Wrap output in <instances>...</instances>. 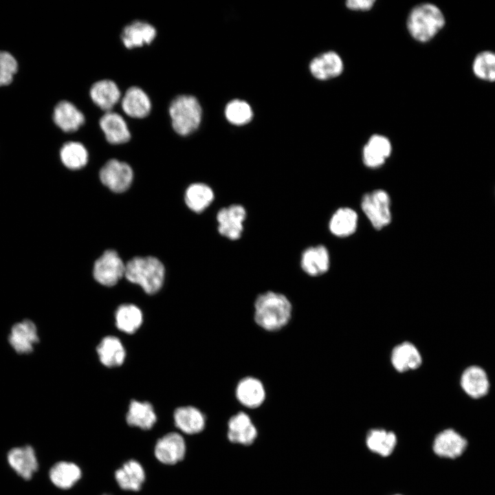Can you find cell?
Returning a JSON list of instances; mask_svg holds the SVG:
<instances>
[{
	"instance_id": "cell-27",
	"label": "cell",
	"mask_w": 495,
	"mask_h": 495,
	"mask_svg": "<svg viewBox=\"0 0 495 495\" xmlns=\"http://www.w3.org/2000/svg\"><path fill=\"white\" fill-rule=\"evenodd\" d=\"M115 477L122 490L138 491L144 481L145 474L139 462L130 460L116 472Z\"/></svg>"
},
{
	"instance_id": "cell-25",
	"label": "cell",
	"mask_w": 495,
	"mask_h": 495,
	"mask_svg": "<svg viewBox=\"0 0 495 495\" xmlns=\"http://www.w3.org/2000/svg\"><path fill=\"white\" fill-rule=\"evenodd\" d=\"M100 362L109 368L121 366L126 358L125 349L117 337L108 336L103 338L96 347Z\"/></svg>"
},
{
	"instance_id": "cell-22",
	"label": "cell",
	"mask_w": 495,
	"mask_h": 495,
	"mask_svg": "<svg viewBox=\"0 0 495 495\" xmlns=\"http://www.w3.org/2000/svg\"><path fill=\"white\" fill-rule=\"evenodd\" d=\"M175 426L188 434L201 432L205 428L206 417L197 408L192 406H181L173 414Z\"/></svg>"
},
{
	"instance_id": "cell-24",
	"label": "cell",
	"mask_w": 495,
	"mask_h": 495,
	"mask_svg": "<svg viewBox=\"0 0 495 495\" xmlns=\"http://www.w3.org/2000/svg\"><path fill=\"white\" fill-rule=\"evenodd\" d=\"M329 252L323 245L310 247L302 254L300 265L308 275L317 276L324 274L329 268Z\"/></svg>"
},
{
	"instance_id": "cell-1",
	"label": "cell",
	"mask_w": 495,
	"mask_h": 495,
	"mask_svg": "<svg viewBox=\"0 0 495 495\" xmlns=\"http://www.w3.org/2000/svg\"><path fill=\"white\" fill-rule=\"evenodd\" d=\"M293 307L284 294L267 291L260 294L254 302V320L262 329L276 332L290 322Z\"/></svg>"
},
{
	"instance_id": "cell-18",
	"label": "cell",
	"mask_w": 495,
	"mask_h": 495,
	"mask_svg": "<svg viewBox=\"0 0 495 495\" xmlns=\"http://www.w3.org/2000/svg\"><path fill=\"white\" fill-rule=\"evenodd\" d=\"M124 112L133 118L146 117L151 109V102L146 92L138 86L129 87L121 100Z\"/></svg>"
},
{
	"instance_id": "cell-23",
	"label": "cell",
	"mask_w": 495,
	"mask_h": 495,
	"mask_svg": "<svg viewBox=\"0 0 495 495\" xmlns=\"http://www.w3.org/2000/svg\"><path fill=\"white\" fill-rule=\"evenodd\" d=\"M309 69L315 78L328 80L338 76L342 72L343 63L337 53L328 52L314 58Z\"/></svg>"
},
{
	"instance_id": "cell-16",
	"label": "cell",
	"mask_w": 495,
	"mask_h": 495,
	"mask_svg": "<svg viewBox=\"0 0 495 495\" xmlns=\"http://www.w3.org/2000/svg\"><path fill=\"white\" fill-rule=\"evenodd\" d=\"M99 125L110 144H123L131 139V133L124 119L116 112H105L99 120Z\"/></svg>"
},
{
	"instance_id": "cell-6",
	"label": "cell",
	"mask_w": 495,
	"mask_h": 495,
	"mask_svg": "<svg viewBox=\"0 0 495 495\" xmlns=\"http://www.w3.org/2000/svg\"><path fill=\"white\" fill-rule=\"evenodd\" d=\"M125 266L118 253L114 250H109L96 261L93 275L100 284L111 287L124 276Z\"/></svg>"
},
{
	"instance_id": "cell-19",
	"label": "cell",
	"mask_w": 495,
	"mask_h": 495,
	"mask_svg": "<svg viewBox=\"0 0 495 495\" xmlns=\"http://www.w3.org/2000/svg\"><path fill=\"white\" fill-rule=\"evenodd\" d=\"M390 361L397 371L404 373L417 369L422 363V356L416 346L406 341L393 348Z\"/></svg>"
},
{
	"instance_id": "cell-13",
	"label": "cell",
	"mask_w": 495,
	"mask_h": 495,
	"mask_svg": "<svg viewBox=\"0 0 495 495\" xmlns=\"http://www.w3.org/2000/svg\"><path fill=\"white\" fill-rule=\"evenodd\" d=\"M155 28L147 21L135 20L125 25L120 34L125 47L133 49L149 45L155 38Z\"/></svg>"
},
{
	"instance_id": "cell-2",
	"label": "cell",
	"mask_w": 495,
	"mask_h": 495,
	"mask_svg": "<svg viewBox=\"0 0 495 495\" xmlns=\"http://www.w3.org/2000/svg\"><path fill=\"white\" fill-rule=\"evenodd\" d=\"M124 276L131 283L140 286L147 294L153 295L163 285L165 269L155 257H135L126 264Z\"/></svg>"
},
{
	"instance_id": "cell-34",
	"label": "cell",
	"mask_w": 495,
	"mask_h": 495,
	"mask_svg": "<svg viewBox=\"0 0 495 495\" xmlns=\"http://www.w3.org/2000/svg\"><path fill=\"white\" fill-rule=\"evenodd\" d=\"M472 72L480 80L495 82V52L483 50L478 52L472 60Z\"/></svg>"
},
{
	"instance_id": "cell-10",
	"label": "cell",
	"mask_w": 495,
	"mask_h": 495,
	"mask_svg": "<svg viewBox=\"0 0 495 495\" xmlns=\"http://www.w3.org/2000/svg\"><path fill=\"white\" fill-rule=\"evenodd\" d=\"M12 349L19 354L31 353L38 342V330L34 323L24 320L12 326L8 336Z\"/></svg>"
},
{
	"instance_id": "cell-4",
	"label": "cell",
	"mask_w": 495,
	"mask_h": 495,
	"mask_svg": "<svg viewBox=\"0 0 495 495\" xmlns=\"http://www.w3.org/2000/svg\"><path fill=\"white\" fill-rule=\"evenodd\" d=\"M174 131L186 136L195 131L201 119V108L192 96L179 95L170 102L168 108Z\"/></svg>"
},
{
	"instance_id": "cell-15",
	"label": "cell",
	"mask_w": 495,
	"mask_h": 495,
	"mask_svg": "<svg viewBox=\"0 0 495 495\" xmlns=\"http://www.w3.org/2000/svg\"><path fill=\"white\" fill-rule=\"evenodd\" d=\"M53 121L66 133L77 131L85 121L83 113L71 102L60 100L54 107Z\"/></svg>"
},
{
	"instance_id": "cell-12",
	"label": "cell",
	"mask_w": 495,
	"mask_h": 495,
	"mask_svg": "<svg viewBox=\"0 0 495 495\" xmlns=\"http://www.w3.org/2000/svg\"><path fill=\"white\" fill-rule=\"evenodd\" d=\"M186 453V443L182 435L170 432L156 443L155 454L162 463L173 465L182 461Z\"/></svg>"
},
{
	"instance_id": "cell-36",
	"label": "cell",
	"mask_w": 495,
	"mask_h": 495,
	"mask_svg": "<svg viewBox=\"0 0 495 495\" xmlns=\"http://www.w3.org/2000/svg\"><path fill=\"white\" fill-rule=\"evenodd\" d=\"M227 120L235 125H243L249 122L252 118V111L250 105L243 100H234L229 102L225 111Z\"/></svg>"
},
{
	"instance_id": "cell-7",
	"label": "cell",
	"mask_w": 495,
	"mask_h": 495,
	"mask_svg": "<svg viewBox=\"0 0 495 495\" xmlns=\"http://www.w3.org/2000/svg\"><path fill=\"white\" fill-rule=\"evenodd\" d=\"M133 173L131 166L116 159L109 160L100 171L102 183L115 192L127 190L133 181Z\"/></svg>"
},
{
	"instance_id": "cell-3",
	"label": "cell",
	"mask_w": 495,
	"mask_h": 495,
	"mask_svg": "<svg viewBox=\"0 0 495 495\" xmlns=\"http://www.w3.org/2000/svg\"><path fill=\"white\" fill-rule=\"evenodd\" d=\"M443 13L434 4L422 3L415 6L407 19V27L411 36L418 41L431 40L444 27Z\"/></svg>"
},
{
	"instance_id": "cell-29",
	"label": "cell",
	"mask_w": 495,
	"mask_h": 495,
	"mask_svg": "<svg viewBox=\"0 0 495 495\" xmlns=\"http://www.w3.org/2000/svg\"><path fill=\"white\" fill-rule=\"evenodd\" d=\"M214 197V192L209 186L203 183H194L187 188L184 199L189 209L200 213L211 204Z\"/></svg>"
},
{
	"instance_id": "cell-33",
	"label": "cell",
	"mask_w": 495,
	"mask_h": 495,
	"mask_svg": "<svg viewBox=\"0 0 495 495\" xmlns=\"http://www.w3.org/2000/svg\"><path fill=\"white\" fill-rule=\"evenodd\" d=\"M60 157L63 164L72 170L80 169L88 161V152L85 146L78 142L65 143L60 148Z\"/></svg>"
},
{
	"instance_id": "cell-21",
	"label": "cell",
	"mask_w": 495,
	"mask_h": 495,
	"mask_svg": "<svg viewBox=\"0 0 495 495\" xmlns=\"http://www.w3.org/2000/svg\"><path fill=\"white\" fill-rule=\"evenodd\" d=\"M466 446L465 439L454 430L447 429L435 437L433 450L440 456L454 459L461 455Z\"/></svg>"
},
{
	"instance_id": "cell-17",
	"label": "cell",
	"mask_w": 495,
	"mask_h": 495,
	"mask_svg": "<svg viewBox=\"0 0 495 495\" xmlns=\"http://www.w3.org/2000/svg\"><path fill=\"white\" fill-rule=\"evenodd\" d=\"M89 96L93 102L105 112L111 111L121 97L116 83L109 79L98 80L92 84Z\"/></svg>"
},
{
	"instance_id": "cell-9",
	"label": "cell",
	"mask_w": 495,
	"mask_h": 495,
	"mask_svg": "<svg viewBox=\"0 0 495 495\" xmlns=\"http://www.w3.org/2000/svg\"><path fill=\"white\" fill-rule=\"evenodd\" d=\"M235 397L237 401L248 408L260 407L266 398V390L261 380L254 376L241 378L236 384Z\"/></svg>"
},
{
	"instance_id": "cell-20",
	"label": "cell",
	"mask_w": 495,
	"mask_h": 495,
	"mask_svg": "<svg viewBox=\"0 0 495 495\" xmlns=\"http://www.w3.org/2000/svg\"><path fill=\"white\" fill-rule=\"evenodd\" d=\"M461 386L470 397L475 399L487 395L490 389V381L485 370L478 366H470L463 372Z\"/></svg>"
},
{
	"instance_id": "cell-28",
	"label": "cell",
	"mask_w": 495,
	"mask_h": 495,
	"mask_svg": "<svg viewBox=\"0 0 495 495\" xmlns=\"http://www.w3.org/2000/svg\"><path fill=\"white\" fill-rule=\"evenodd\" d=\"M126 420L131 426L148 430L156 422L157 417L153 406L149 402L132 400L129 406Z\"/></svg>"
},
{
	"instance_id": "cell-11",
	"label": "cell",
	"mask_w": 495,
	"mask_h": 495,
	"mask_svg": "<svg viewBox=\"0 0 495 495\" xmlns=\"http://www.w3.org/2000/svg\"><path fill=\"white\" fill-rule=\"evenodd\" d=\"M257 434L256 426L245 412L240 411L229 419L227 436L230 442L250 446L253 443Z\"/></svg>"
},
{
	"instance_id": "cell-5",
	"label": "cell",
	"mask_w": 495,
	"mask_h": 495,
	"mask_svg": "<svg viewBox=\"0 0 495 495\" xmlns=\"http://www.w3.org/2000/svg\"><path fill=\"white\" fill-rule=\"evenodd\" d=\"M390 200L388 193L376 190L364 195L361 206L372 226L380 230L391 221Z\"/></svg>"
},
{
	"instance_id": "cell-14",
	"label": "cell",
	"mask_w": 495,
	"mask_h": 495,
	"mask_svg": "<svg viewBox=\"0 0 495 495\" xmlns=\"http://www.w3.org/2000/svg\"><path fill=\"white\" fill-rule=\"evenodd\" d=\"M11 468L23 478L29 480L38 468L33 448L30 446L11 449L7 455Z\"/></svg>"
},
{
	"instance_id": "cell-35",
	"label": "cell",
	"mask_w": 495,
	"mask_h": 495,
	"mask_svg": "<svg viewBox=\"0 0 495 495\" xmlns=\"http://www.w3.org/2000/svg\"><path fill=\"white\" fill-rule=\"evenodd\" d=\"M396 442V436L393 432L381 429L370 430L366 437V445L369 450L383 456L392 453Z\"/></svg>"
},
{
	"instance_id": "cell-8",
	"label": "cell",
	"mask_w": 495,
	"mask_h": 495,
	"mask_svg": "<svg viewBox=\"0 0 495 495\" xmlns=\"http://www.w3.org/2000/svg\"><path fill=\"white\" fill-rule=\"evenodd\" d=\"M246 217L245 208L238 204L223 208L217 214L219 234L230 240L241 237L243 230V221Z\"/></svg>"
},
{
	"instance_id": "cell-32",
	"label": "cell",
	"mask_w": 495,
	"mask_h": 495,
	"mask_svg": "<svg viewBox=\"0 0 495 495\" xmlns=\"http://www.w3.org/2000/svg\"><path fill=\"white\" fill-rule=\"evenodd\" d=\"M358 226L357 213L351 208H339L331 217L329 222L331 232L337 236L352 234Z\"/></svg>"
},
{
	"instance_id": "cell-26",
	"label": "cell",
	"mask_w": 495,
	"mask_h": 495,
	"mask_svg": "<svg viewBox=\"0 0 495 495\" xmlns=\"http://www.w3.org/2000/svg\"><path fill=\"white\" fill-rule=\"evenodd\" d=\"M391 149V144L387 138L380 135H373L363 149L364 164L370 168L382 166L390 156Z\"/></svg>"
},
{
	"instance_id": "cell-37",
	"label": "cell",
	"mask_w": 495,
	"mask_h": 495,
	"mask_svg": "<svg viewBox=\"0 0 495 495\" xmlns=\"http://www.w3.org/2000/svg\"><path fill=\"white\" fill-rule=\"evenodd\" d=\"M17 62L8 52L0 51V86L9 85L17 71Z\"/></svg>"
},
{
	"instance_id": "cell-31",
	"label": "cell",
	"mask_w": 495,
	"mask_h": 495,
	"mask_svg": "<svg viewBox=\"0 0 495 495\" xmlns=\"http://www.w3.org/2000/svg\"><path fill=\"white\" fill-rule=\"evenodd\" d=\"M81 477V470L73 463L60 461L50 470V478L54 485L60 489L72 487Z\"/></svg>"
},
{
	"instance_id": "cell-30",
	"label": "cell",
	"mask_w": 495,
	"mask_h": 495,
	"mask_svg": "<svg viewBox=\"0 0 495 495\" xmlns=\"http://www.w3.org/2000/svg\"><path fill=\"white\" fill-rule=\"evenodd\" d=\"M117 328L126 333H134L142 325L143 314L141 309L133 304L120 305L115 313Z\"/></svg>"
},
{
	"instance_id": "cell-38",
	"label": "cell",
	"mask_w": 495,
	"mask_h": 495,
	"mask_svg": "<svg viewBox=\"0 0 495 495\" xmlns=\"http://www.w3.org/2000/svg\"><path fill=\"white\" fill-rule=\"evenodd\" d=\"M374 3L373 0H349L346 2V6L351 10H368L372 8Z\"/></svg>"
}]
</instances>
